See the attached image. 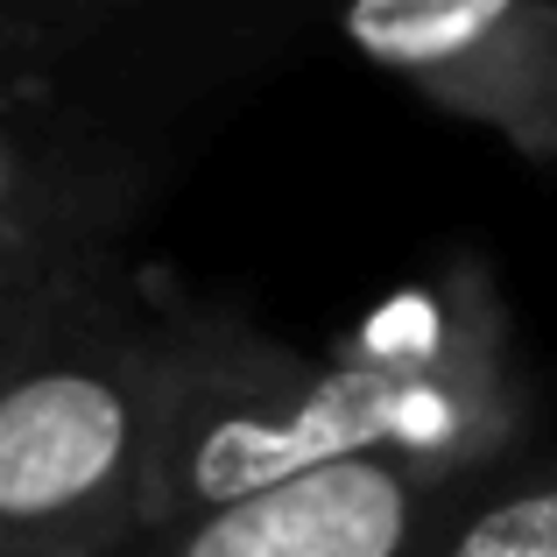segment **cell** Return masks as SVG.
Here are the masks:
<instances>
[{
	"mask_svg": "<svg viewBox=\"0 0 557 557\" xmlns=\"http://www.w3.org/2000/svg\"><path fill=\"white\" fill-rule=\"evenodd\" d=\"M163 318L170 403L149 530H177L346 459H403L473 487L516 459L530 431L508 304L480 261H451L437 283L374 304L325 360L269 339L233 304H177Z\"/></svg>",
	"mask_w": 557,
	"mask_h": 557,
	"instance_id": "obj_1",
	"label": "cell"
},
{
	"mask_svg": "<svg viewBox=\"0 0 557 557\" xmlns=\"http://www.w3.org/2000/svg\"><path fill=\"white\" fill-rule=\"evenodd\" d=\"M170 318L127 275L0 339V557H121L149 530Z\"/></svg>",
	"mask_w": 557,
	"mask_h": 557,
	"instance_id": "obj_2",
	"label": "cell"
},
{
	"mask_svg": "<svg viewBox=\"0 0 557 557\" xmlns=\"http://www.w3.org/2000/svg\"><path fill=\"white\" fill-rule=\"evenodd\" d=\"M423 557H557V451L508 459L473 480Z\"/></svg>",
	"mask_w": 557,
	"mask_h": 557,
	"instance_id": "obj_6",
	"label": "cell"
},
{
	"mask_svg": "<svg viewBox=\"0 0 557 557\" xmlns=\"http://www.w3.org/2000/svg\"><path fill=\"white\" fill-rule=\"evenodd\" d=\"M339 36L522 163H557V0H339Z\"/></svg>",
	"mask_w": 557,
	"mask_h": 557,
	"instance_id": "obj_3",
	"label": "cell"
},
{
	"mask_svg": "<svg viewBox=\"0 0 557 557\" xmlns=\"http://www.w3.org/2000/svg\"><path fill=\"white\" fill-rule=\"evenodd\" d=\"M135 170L78 113L8 99L0 127V339L121 275Z\"/></svg>",
	"mask_w": 557,
	"mask_h": 557,
	"instance_id": "obj_4",
	"label": "cell"
},
{
	"mask_svg": "<svg viewBox=\"0 0 557 557\" xmlns=\"http://www.w3.org/2000/svg\"><path fill=\"white\" fill-rule=\"evenodd\" d=\"M459 494L403 459H346L177 530H149L121 557H423Z\"/></svg>",
	"mask_w": 557,
	"mask_h": 557,
	"instance_id": "obj_5",
	"label": "cell"
}]
</instances>
